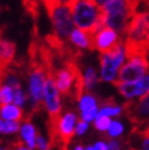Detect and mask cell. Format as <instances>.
I'll return each instance as SVG.
<instances>
[{
	"instance_id": "cell-1",
	"label": "cell",
	"mask_w": 149,
	"mask_h": 150,
	"mask_svg": "<svg viewBox=\"0 0 149 150\" xmlns=\"http://www.w3.org/2000/svg\"><path fill=\"white\" fill-rule=\"evenodd\" d=\"M137 9L138 0H110L101 7L104 27L114 29L121 37L125 35Z\"/></svg>"
},
{
	"instance_id": "cell-2",
	"label": "cell",
	"mask_w": 149,
	"mask_h": 150,
	"mask_svg": "<svg viewBox=\"0 0 149 150\" xmlns=\"http://www.w3.org/2000/svg\"><path fill=\"white\" fill-rule=\"evenodd\" d=\"M74 27L92 35L104 27L103 10L93 0H77L71 9Z\"/></svg>"
},
{
	"instance_id": "cell-3",
	"label": "cell",
	"mask_w": 149,
	"mask_h": 150,
	"mask_svg": "<svg viewBox=\"0 0 149 150\" xmlns=\"http://www.w3.org/2000/svg\"><path fill=\"white\" fill-rule=\"evenodd\" d=\"M127 60V49L125 42H120L116 47L106 52H101L99 59L100 82L116 84L121 67Z\"/></svg>"
},
{
	"instance_id": "cell-4",
	"label": "cell",
	"mask_w": 149,
	"mask_h": 150,
	"mask_svg": "<svg viewBox=\"0 0 149 150\" xmlns=\"http://www.w3.org/2000/svg\"><path fill=\"white\" fill-rule=\"evenodd\" d=\"M149 71V59L147 50L127 52V60L121 67L116 83H132L142 78Z\"/></svg>"
},
{
	"instance_id": "cell-5",
	"label": "cell",
	"mask_w": 149,
	"mask_h": 150,
	"mask_svg": "<svg viewBox=\"0 0 149 150\" xmlns=\"http://www.w3.org/2000/svg\"><path fill=\"white\" fill-rule=\"evenodd\" d=\"M48 74L49 71L47 70L45 64L32 60L31 71L28 76V100L31 103L32 111H37L43 104Z\"/></svg>"
},
{
	"instance_id": "cell-6",
	"label": "cell",
	"mask_w": 149,
	"mask_h": 150,
	"mask_svg": "<svg viewBox=\"0 0 149 150\" xmlns=\"http://www.w3.org/2000/svg\"><path fill=\"white\" fill-rule=\"evenodd\" d=\"M49 17L51 20V23H53L54 35L62 42L67 40L70 33L74 28L71 9L64 4H60L49 15Z\"/></svg>"
},
{
	"instance_id": "cell-7",
	"label": "cell",
	"mask_w": 149,
	"mask_h": 150,
	"mask_svg": "<svg viewBox=\"0 0 149 150\" xmlns=\"http://www.w3.org/2000/svg\"><path fill=\"white\" fill-rule=\"evenodd\" d=\"M79 120L78 114L74 111H66L51 120V131L54 137L61 142H67L74 136V127Z\"/></svg>"
},
{
	"instance_id": "cell-8",
	"label": "cell",
	"mask_w": 149,
	"mask_h": 150,
	"mask_svg": "<svg viewBox=\"0 0 149 150\" xmlns=\"http://www.w3.org/2000/svg\"><path fill=\"white\" fill-rule=\"evenodd\" d=\"M54 81L55 84L59 89V92L64 95H69L71 92L76 91V94L78 95L81 93L79 89V72L73 65H67L59 69L54 74Z\"/></svg>"
},
{
	"instance_id": "cell-9",
	"label": "cell",
	"mask_w": 149,
	"mask_h": 150,
	"mask_svg": "<svg viewBox=\"0 0 149 150\" xmlns=\"http://www.w3.org/2000/svg\"><path fill=\"white\" fill-rule=\"evenodd\" d=\"M43 105L45 108L47 112L50 116V120H54L61 114L62 103H61V93L55 84L53 73L49 72L48 78L45 82V89H44V98Z\"/></svg>"
},
{
	"instance_id": "cell-10",
	"label": "cell",
	"mask_w": 149,
	"mask_h": 150,
	"mask_svg": "<svg viewBox=\"0 0 149 150\" xmlns=\"http://www.w3.org/2000/svg\"><path fill=\"white\" fill-rule=\"evenodd\" d=\"M126 112L131 121L135 123L140 131L149 127V94L132 103H127Z\"/></svg>"
},
{
	"instance_id": "cell-11",
	"label": "cell",
	"mask_w": 149,
	"mask_h": 150,
	"mask_svg": "<svg viewBox=\"0 0 149 150\" xmlns=\"http://www.w3.org/2000/svg\"><path fill=\"white\" fill-rule=\"evenodd\" d=\"M116 88L127 103L143 98L149 94V71L140 79L132 83H116Z\"/></svg>"
},
{
	"instance_id": "cell-12",
	"label": "cell",
	"mask_w": 149,
	"mask_h": 150,
	"mask_svg": "<svg viewBox=\"0 0 149 150\" xmlns=\"http://www.w3.org/2000/svg\"><path fill=\"white\" fill-rule=\"evenodd\" d=\"M100 104L98 98L92 92H81L77 95L78 117L82 121L92 123L99 114Z\"/></svg>"
},
{
	"instance_id": "cell-13",
	"label": "cell",
	"mask_w": 149,
	"mask_h": 150,
	"mask_svg": "<svg viewBox=\"0 0 149 150\" xmlns=\"http://www.w3.org/2000/svg\"><path fill=\"white\" fill-rule=\"evenodd\" d=\"M121 40V35L109 27H103L92 35V48L100 54L111 50Z\"/></svg>"
},
{
	"instance_id": "cell-14",
	"label": "cell",
	"mask_w": 149,
	"mask_h": 150,
	"mask_svg": "<svg viewBox=\"0 0 149 150\" xmlns=\"http://www.w3.org/2000/svg\"><path fill=\"white\" fill-rule=\"evenodd\" d=\"M4 28H0V76L10 66L16 54V45L15 43L4 38Z\"/></svg>"
},
{
	"instance_id": "cell-15",
	"label": "cell",
	"mask_w": 149,
	"mask_h": 150,
	"mask_svg": "<svg viewBox=\"0 0 149 150\" xmlns=\"http://www.w3.org/2000/svg\"><path fill=\"white\" fill-rule=\"evenodd\" d=\"M100 77L99 71H96L95 67L87 66L83 71L79 72V89L81 92H94L96 86L99 84Z\"/></svg>"
},
{
	"instance_id": "cell-16",
	"label": "cell",
	"mask_w": 149,
	"mask_h": 150,
	"mask_svg": "<svg viewBox=\"0 0 149 150\" xmlns=\"http://www.w3.org/2000/svg\"><path fill=\"white\" fill-rule=\"evenodd\" d=\"M69 43L77 50H88L92 48V34L74 27L69 35Z\"/></svg>"
},
{
	"instance_id": "cell-17",
	"label": "cell",
	"mask_w": 149,
	"mask_h": 150,
	"mask_svg": "<svg viewBox=\"0 0 149 150\" xmlns=\"http://www.w3.org/2000/svg\"><path fill=\"white\" fill-rule=\"evenodd\" d=\"M20 132H21L20 138L26 144V146L31 150H34L37 148V136H38V132H37L34 125L29 120H26L21 125Z\"/></svg>"
},
{
	"instance_id": "cell-18",
	"label": "cell",
	"mask_w": 149,
	"mask_h": 150,
	"mask_svg": "<svg viewBox=\"0 0 149 150\" xmlns=\"http://www.w3.org/2000/svg\"><path fill=\"white\" fill-rule=\"evenodd\" d=\"M126 111V106L121 104H117L115 101H105L100 105L99 114L101 116H106L109 118H118Z\"/></svg>"
},
{
	"instance_id": "cell-19",
	"label": "cell",
	"mask_w": 149,
	"mask_h": 150,
	"mask_svg": "<svg viewBox=\"0 0 149 150\" xmlns=\"http://www.w3.org/2000/svg\"><path fill=\"white\" fill-rule=\"evenodd\" d=\"M0 115H1V118L6 120V121L20 122L22 117H23V109L15 104L1 105V108H0Z\"/></svg>"
},
{
	"instance_id": "cell-20",
	"label": "cell",
	"mask_w": 149,
	"mask_h": 150,
	"mask_svg": "<svg viewBox=\"0 0 149 150\" xmlns=\"http://www.w3.org/2000/svg\"><path fill=\"white\" fill-rule=\"evenodd\" d=\"M125 131H126V126L121 120L113 118L106 131V137L109 139H120L125 134Z\"/></svg>"
},
{
	"instance_id": "cell-21",
	"label": "cell",
	"mask_w": 149,
	"mask_h": 150,
	"mask_svg": "<svg viewBox=\"0 0 149 150\" xmlns=\"http://www.w3.org/2000/svg\"><path fill=\"white\" fill-rule=\"evenodd\" d=\"M110 122H111V118H109L106 116L98 115L93 121V126L99 133H106L109 126H110Z\"/></svg>"
},
{
	"instance_id": "cell-22",
	"label": "cell",
	"mask_w": 149,
	"mask_h": 150,
	"mask_svg": "<svg viewBox=\"0 0 149 150\" xmlns=\"http://www.w3.org/2000/svg\"><path fill=\"white\" fill-rule=\"evenodd\" d=\"M13 99V89L6 84L0 86V100H1V105L11 104Z\"/></svg>"
},
{
	"instance_id": "cell-23",
	"label": "cell",
	"mask_w": 149,
	"mask_h": 150,
	"mask_svg": "<svg viewBox=\"0 0 149 150\" xmlns=\"http://www.w3.org/2000/svg\"><path fill=\"white\" fill-rule=\"evenodd\" d=\"M0 128L3 133H16L20 131L21 125L17 121H3L0 120Z\"/></svg>"
},
{
	"instance_id": "cell-24",
	"label": "cell",
	"mask_w": 149,
	"mask_h": 150,
	"mask_svg": "<svg viewBox=\"0 0 149 150\" xmlns=\"http://www.w3.org/2000/svg\"><path fill=\"white\" fill-rule=\"evenodd\" d=\"M25 9L27 10V12L31 15V16L35 20L39 15V4H38V0H22Z\"/></svg>"
},
{
	"instance_id": "cell-25",
	"label": "cell",
	"mask_w": 149,
	"mask_h": 150,
	"mask_svg": "<svg viewBox=\"0 0 149 150\" xmlns=\"http://www.w3.org/2000/svg\"><path fill=\"white\" fill-rule=\"evenodd\" d=\"M28 100V94H26L22 89H16V91H13V99H12V103L15 105H17V106L22 108L23 109V106L26 105Z\"/></svg>"
},
{
	"instance_id": "cell-26",
	"label": "cell",
	"mask_w": 149,
	"mask_h": 150,
	"mask_svg": "<svg viewBox=\"0 0 149 150\" xmlns=\"http://www.w3.org/2000/svg\"><path fill=\"white\" fill-rule=\"evenodd\" d=\"M89 125L86 121H82V120H78L76 127H74V136L76 137H83L84 134H87V132L89 131Z\"/></svg>"
},
{
	"instance_id": "cell-27",
	"label": "cell",
	"mask_w": 149,
	"mask_h": 150,
	"mask_svg": "<svg viewBox=\"0 0 149 150\" xmlns=\"http://www.w3.org/2000/svg\"><path fill=\"white\" fill-rule=\"evenodd\" d=\"M139 150H149V127L142 131L139 140Z\"/></svg>"
},
{
	"instance_id": "cell-28",
	"label": "cell",
	"mask_w": 149,
	"mask_h": 150,
	"mask_svg": "<svg viewBox=\"0 0 149 150\" xmlns=\"http://www.w3.org/2000/svg\"><path fill=\"white\" fill-rule=\"evenodd\" d=\"M38 150H50V143L47 140V138L38 133L37 136V148Z\"/></svg>"
},
{
	"instance_id": "cell-29",
	"label": "cell",
	"mask_w": 149,
	"mask_h": 150,
	"mask_svg": "<svg viewBox=\"0 0 149 150\" xmlns=\"http://www.w3.org/2000/svg\"><path fill=\"white\" fill-rule=\"evenodd\" d=\"M108 149L109 150H125V144L120 139H109Z\"/></svg>"
},
{
	"instance_id": "cell-30",
	"label": "cell",
	"mask_w": 149,
	"mask_h": 150,
	"mask_svg": "<svg viewBox=\"0 0 149 150\" xmlns=\"http://www.w3.org/2000/svg\"><path fill=\"white\" fill-rule=\"evenodd\" d=\"M43 4H44V6H45L48 15H50L54 11L55 7H57L61 3H60V0H43Z\"/></svg>"
},
{
	"instance_id": "cell-31",
	"label": "cell",
	"mask_w": 149,
	"mask_h": 150,
	"mask_svg": "<svg viewBox=\"0 0 149 150\" xmlns=\"http://www.w3.org/2000/svg\"><path fill=\"white\" fill-rule=\"evenodd\" d=\"M93 150H109L108 149V140H104V139H99L96 140L94 144H92Z\"/></svg>"
},
{
	"instance_id": "cell-32",
	"label": "cell",
	"mask_w": 149,
	"mask_h": 150,
	"mask_svg": "<svg viewBox=\"0 0 149 150\" xmlns=\"http://www.w3.org/2000/svg\"><path fill=\"white\" fill-rule=\"evenodd\" d=\"M23 144H25V143L22 142V139H21V138L16 139L15 142H12V143H11L12 150H31V149H28L27 146H25Z\"/></svg>"
},
{
	"instance_id": "cell-33",
	"label": "cell",
	"mask_w": 149,
	"mask_h": 150,
	"mask_svg": "<svg viewBox=\"0 0 149 150\" xmlns=\"http://www.w3.org/2000/svg\"><path fill=\"white\" fill-rule=\"evenodd\" d=\"M76 1H77V0H60V3H61V4H64V5H66V6H69L70 9H72V6L76 4Z\"/></svg>"
},
{
	"instance_id": "cell-34",
	"label": "cell",
	"mask_w": 149,
	"mask_h": 150,
	"mask_svg": "<svg viewBox=\"0 0 149 150\" xmlns=\"http://www.w3.org/2000/svg\"><path fill=\"white\" fill-rule=\"evenodd\" d=\"M93 1L96 4V5H98V6H100V7H103L104 5H105L106 3H109L110 1V0H93Z\"/></svg>"
},
{
	"instance_id": "cell-35",
	"label": "cell",
	"mask_w": 149,
	"mask_h": 150,
	"mask_svg": "<svg viewBox=\"0 0 149 150\" xmlns=\"http://www.w3.org/2000/svg\"><path fill=\"white\" fill-rule=\"evenodd\" d=\"M145 48L149 51V25H148V29H147V34H145Z\"/></svg>"
},
{
	"instance_id": "cell-36",
	"label": "cell",
	"mask_w": 149,
	"mask_h": 150,
	"mask_svg": "<svg viewBox=\"0 0 149 150\" xmlns=\"http://www.w3.org/2000/svg\"><path fill=\"white\" fill-rule=\"evenodd\" d=\"M71 150H84V145H82V144H76Z\"/></svg>"
},
{
	"instance_id": "cell-37",
	"label": "cell",
	"mask_w": 149,
	"mask_h": 150,
	"mask_svg": "<svg viewBox=\"0 0 149 150\" xmlns=\"http://www.w3.org/2000/svg\"><path fill=\"white\" fill-rule=\"evenodd\" d=\"M84 150H93V148H92V145H87V146H84Z\"/></svg>"
},
{
	"instance_id": "cell-38",
	"label": "cell",
	"mask_w": 149,
	"mask_h": 150,
	"mask_svg": "<svg viewBox=\"0 0 149 150\" xmlns=\"http://www.w3.org/2000/svg\"><path fill=\"white\" fill-rule=\"evenodd\" d=\"M0 108H1V100H0Z\"/></svg>"
},
{
	"instance_id": "cell-39",
	"label": "cell",
	"mask_w": 149,
	"mask_h": 150,
	"mask_svg": "<svg viewBox=\"0 0 149 150\" xmlns=\"http://www.w3.org/2000/svg\"><path fill=\"white\" fill-rule=\"evenodd\" d=\"M128 150H137V149H128Z\"/></svg>"
},
{
	"instance_id": "cell-40",
	"label": "cell",
	"mask_w": 149,
	"mask_h": 150,
	"mask_svg": "<svg viewBox=\"0 0 149 150\" xmlns=\"http://www.w3.org/2000/svg\"><path fill=\"white\" fill-rule=\"evenodd\" d=\"M0 132H1V128H0Z\"/></svg>"
}]
</instances>
